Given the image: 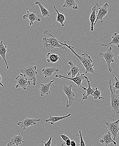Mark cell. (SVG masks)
<instances>
[{"label": "cell", "instance_id": "obj_5", "mask_svg": "<svg viewBox=\"0 0 119 146\" xmlns=\"http://www.w3.org/2000/svg\"><path fill=\"white\" fill-rule=\"evenodd\" d=\"M98 56L100 58H104L107 65V68L109 73L112 72V68L111 66V64L114 63V61L115 54L112 51V48L110 47L106 52L104 53L100 52L98 54Z\"/></svg>", "mask_w": 119, "mask_h": 146}, {"label": "cell", "instance_id": "obj_24", "mask_svg": "<svg viewBox=\"0 0 119 146\" xmlns=\"http://www.w3.org/2000/svg\"><path fill=\"white\" fill-rule=\"evenodd\" d=\"M35 4L36 5H37L39 7L41 14H42V17H49L50 16V12H49V11L47 10L43 6L44 3H42L40 2L39 1H36L35 3Z\"/></svg>", "mask_w": 119, "mask_h": 146}, {"label": "cell", "instance_id": "obj_3", "mask_svg": "<svg viewBox=\"0 0 119 146\" xmlns=\"http://www.w3.org/2000/svg\"><path fill=\"white\" fill-rule=\"evenodd\" d=\"M109 90L111 94L110 108L112 111V119H114L115 115H118L119 114V91L114 92L112 88L111 80H109Z\"/></svg>", "mask_w": 119, "mask_h": 146}, {"label": "cell", "instance_id": "obj_13", "mask_svg": "<svg viewBox=\"0 0 119 146\" xmlns=\"http://www.w3.org/2000/svg\"><path fill=\"white\" fill-rule=\"evenodd\" d=\"M111 135L112 134L110 132L108 131L107 133L104 134L101 139H100L99 142L101 144L105 145V146H107L112 143L114 145H116L117 142L112 138Z\"/></svg>", "mask_w": 119, "mask_h": 146}, {"label": "cell", "instance_id": "obj_35", "mask_svg": "<svg viewBox=\"0 0 119 146\" xmlns=\"http://www.w3.org/2000/svg\"><path fill=\"white\" fill-rule=\"evenodd\" d=\"M117 58H118V59H119V54L118 55V56H117Z\"/></svg>", "mask_w": 119, "mask_h": 146}, {"label": "cell", "instance_id": "obj_22", "mask_svg": "<svg viewBox=\"0 0 119 146\" xmlns=\"http://www.w3.org/2000/svg\"><path fill=\"white\" fill-rule=\"evenodd\" d=\"M62 7L69 9H78V6L75 0H65Z\"/></svg>", "mask_w": 119, "mask_h": 146}, {"label": "cell", "instance_id": "obj_25", "mask_svg": "<svg viewBox=\"0 0 119 146\" xmlns=\"http://www.w3.org/2000/svg\"><path fill=\"white\" fill-rule=\"evenodd\" d=\"M60 60L59 56L58 54H52L50 52H48L47 54V60L48 63L51 62L53 63H56Z\"/></svg>", "mask_w": 119, "mask_h": 146}, {"label": "cell", "instance_id": "obj_29", "mask_svg": "<svg viewBox=\"0 0 119 146\" xmlns=\"http://www.w3.org/2000/svg\"><path fill=\"white\" fill-rule=\"evenodd\" d=\"M79 136L80 137V143H79V146H85V142L84 141L83 139L82 136V132H81V130H79Z\"/></svg>", "mask_w": 119, "mask_h": 146}, {"label": "cell", "instance_id": "obj_4", "mask_svg": "<svg viewBox=\"0 0 119 146\" xmlns=\"http://www.w3.org/2000/svg\"><path fill=\"white\" fill-rule=\"evenodd\" d=\"M37 66H28L20 70L21 74L25 76H27L30 80L32 81V85L35 86L37 84V77L36 75L37 74Z\"/></svg>", "mask_w": 119, "mask_h": 146}, {"label": "cell", "instance_id": "obj_32", "mask_svg": "<svg viewBox=\"0 0 119 146\" xmlns=\"http://www.w3.org/2000/svg\"><path fill=\"white\" fill-rule=\"evenodd\" d=\"M70 142H71V140L70 139H68L65 142H63L62 144V146H64V145H66V146H70Z\"/></svg>", "mask_w": 119, "mask_h": 146}, {"label": "cell", "instance_id": "obj_28", "mask_svg": "<svg viewBox=\"0 0 119 146\" xmlns=\"http://www.w3.org/2000/svg\"><path fill=\"white\" fill-rule=\"evenodd\" d=\"M114 82L112 86L113 90L114 92H116L119 91V80L117 78V76L114 77Z\"/></svg>", "mask_w": 119, "mask_h": 146}, {"label": "cell", "instance_id": "obj_21", "mask_svg": "<svg viewBox=\"0 0 119 146\" xmlns=\"http://www.w3.org/2000/svg\"><path fill=\"white\" fill-rule=\"evenodd\" d=\"M97 9V7L96 5L94 6L92 9V11L90 17V21L91 23V27L90 28H89L91 31H94V27L95 26L94 23H95V21H96V11Z\"/></svg>", "mask_w": 119, "mask_h": 146}, {"label": "cell", "instance_id": "obj_10", "mask_svg": "<svg viewBox=\"0 0 119 146\" xmlns=\"http://www.w3.org/2000/svg\"><path fill=\"white\" fill-rule=\"evenodd\" d=\"M85 74H80V73L77 74L75 77L73 78H69V77H66V76H64L62 75L59 74V73L56 74H55V78H65V79H68L72 81L75 84H76L78 87L80 88H82V82L85 80Z\"/></svg>", "mask_w": 119, "mask_h": 146}, {"label": "cell", "instance_id": "obj_33", "mask_svg": "<svg viewBox=\"0 0 119 146\" xmlns=\"http://www.w3.org/2000/svg\"><path fill=\"white\" fill-rule=\"evenodd\" d=\"M70 146H76V143L74 141H71L70 142Z\"/></svg>", "mask_w": 119, "mask_h": 146}, {"label": "cell", "instance_id": "obj_34", "mask_svg": "<svg viewBox=\"0 0 119 146\" xmlns=\"http://www.w3.org/2000/svg\"><path fill=\"white\" fill-rule=\"evenodd\" d=\"M0 86H1V87H3V88L4 87V85H3V84L2 83V77L1 74H0Z\"/></svg>", "mask_w": 119, "mask_h": 146}, {"label": "cell", "instance_id": "obj_1", "mask_svg": "<svg viewBox=\"0 0 119 146\" xmlns=\"http://www.w3.org/2000/svg\"><path fill=\"white\" fill-rule=\"evenodd\" d=\"M59 43L62 45L67 47L79 59L81 62V63H82L83 66L85 68V74L90 73L93 74L95 76L98 75V74L95 72L94 68H93L94 64L93 63V60L90 56H89L88 54H82L81 55H79L76 52L74 47L72 46L68 45V44H67L66 41H65L64 43H62L59 41Z\"/></svg>", "mask_w": 119, "mask_h": 146}, {"label": "cell", "instance_id": "obj_37", "mask_svg": "<svg viewBox=\"0 0 119 146\" xmlns=\"http://www.w3.org/2000/svg\"><path fill=\"white\" fill-rule=\"evenodd\" d=\"M6 146H8L7 145Z\"/></svg>", "mask_w": 119, "mask_h": 146}, {"label": "cell", "instance_id": "obj_2", "mask_svg": "<svg viewBox=\"0 0 119 146\" xmlns=\"http://www.w3.org/2000/svg\"><path fill=\"white\" fill-rule=\"evenodd\" d=\"M43 34L45 36L43 39L44 48L49 50L54 48H58L60 50H66V46L60 44L59 41L53 35L50 30L45 31L43 32Z\"/></svg>", "mask_w": 119, "mask_h": 146}, {"label": "cell", "instance_id": "obj_18", "mask_svg": "<svg viewBox=\"0 0 119 146\" xmlns=\"http://www.w3.org/2000/svg\"><path fill=\"white\" fill-rule=\"evenodd\" d=\"M70 116H71V114L70 113L68 114V115H65V116H59V117H54V116L50 115L48 119H44V122L49 123L50 124L53 125L55 123L67 118L69 117Z\"/></svg>", "mask_w": 119, "mask_h": 146}, {"label": "cell", "instance_id": "obj_23", "mask_svg": "<svg viewBox=\"0 0 119 146\" xmlns=\"http://www.w3.org/2000/svg\"><path fill=\"white\" fill-rule=\"evenodd\" d=\"M112 40L110 43L107 44H103L101 46H107L109 45L115 44L118 46V48H119V33H115L113 34L112 37Z\"/></svg>", "mask_w": 119, "mask_h": 146}, {"label": "cell", "instance_id": "obj_16", "mask_svg": "<svg viewBox=\"0 0 119 146\" xmlns=\"http://www.w3.org/2000/svg\"><path fill=\"white\" fill-rule=\"evenodd\" d=\"M55 80H52L50 82L47 84H41L40 87V95L41 97H43L45 95H48L50 94V87L52 83L55 81Z\"/></svg>", "mask_w": 119, "mask_h": 146}, {"label": "cell", "instance_id": "obj_7", "mask_svg": "<svg viewBox=\"0 0 119 146\" xmlns=\"http://www.w3.org/2000/svg\"><path fill=\"white\" fill-rule=\"evenodd\" d=\"M97 7L98 9V12L96 15V19L95 21L94 25H96L98 21H99L101 23H103V19L104 17L108 14L109 12V5L107 3H106L103 7L100 6L99 4L97 3L96 4Z\"/></svg>", "mask_w": 119, "mask_h": 146}, {"label": "cell", "instance_id": "obj_20", "mask_svg": "<svg viewBox=\"0 0 119 146\" xmlns=\"http://www.w3.org/2000/svg\"><path fill=\"white\" fill-rule=\"evenodd\" d=\"M68 63L70 66V70L67 73L68 75H71V78L75 77L76 75L79 73V66L80 64L76 66L72 61H69Z\"/></svg>", "mask_w": 119, "mask_h": 146}, {"label": "cell", "instance_id": "obj_14", "mask_svg": "<svg viewBox=\"0 0 119 146\" xmlns=\"http://www.w3.org/2000/svg\"><path fill=\"white\" fill-rule=\"evenodd\" d=\"M85 79L87 81L88 84V88H86L85 87H82L83 90H86V93H84L82 94V101H84L85 100H88V97L89 96L92 95L93 92L95 91V88H92V85L90 83V82L88 78L86 76H85Z\"/></svg>", "mask_w": 119, "mask_h": 146}, {"label": "cell", "instance_id": "obj_31", "mask_svg": "<svg viewBox=\"0 0 119 146\" xmlns=\"http://www.w3.org/2000/svg\"><path fill=\"white\" fill-rule=\"evenodd\" d=\"M59 135L60 136L62 140L64 141V142H65L68 139H69L68 136H67L66 135H65V134H59Z\"/></svg>", "mask_w": 119, "mask_h": 146}, {"label": "cell", "instance_id": "obj_9", "mask_svg": "<svg viewBox=\"0 0 119 146\" xmlns=\"http://www.w3.org/2000/svg\"><path fill=\"white\" fill-rule=\"evenodd\" d=\"M105 123L108 131L110 132L111 134L113 136L114 139L116 141L119 131V119L113 122H106Z\"/></svg>", "mask_w": 119, "mask_h": 146}, {"label": "cell", "instance_id": "obj_19", "mask_svg": "<svg viewBox=\"0 0 119 146\" xmlns=\"http://www.w3.org/2000/svg\"><path fill=\"white\" fill-rule=\"evenodd\" d=\"M7 46L3 45V41H1L0 42V56L2 58L3 61H4L7 67V69H9V66L8 65L7 62V58H6V54L7 52Z\"/></svg>", "mask_w": 119, "mask_h": 146}, {"label": "cell", "instance_id": "obj_11", "mask_svg": "<svg viewBox=\"0 0 119 146\" xmlns=\"http://www.w3.org/2000/svg\"><path fill=\"white\" fill-rule=\"evenodd\" d=\"M41 121L40 119H33L31 118H26L23 121L17 123V125L24 131L28 127L33 126L37 125V123Z\"/></svg>", "mask_w": 119, "mask_h": 146}, {"label": "cell", "instance_id": "obj_36", "mask_svg": "<svg viewBox=\"0 0 119 146\" xmlns=\"http://www.w3.org/2000/svg\"><path fill=\"white\" fill-rule=\"evenodd\" d=\"M53 146H57V145H53Z\"/></svg>", "mask_w": 119, "mask_h": 146}, {"label": "cell", "instance_id": "obj_8", "mask_svg": "<svg viewBox=\"0 0 119 146\" xmlns=\"http://www.w3.org/2000/svg\"><path fill=\"white\" fill-rule=\"evenodd\" d=\"M15 82L16 83V88H22L25 90H27L28 86L32 85L27 77L21 73H20V75L16 78Z\"/></svg>", "mask_w": 119, "mask_h": 146}, {"label": "cell", "instance_id": "obj_12", "mask_svg": "<svg viewBox=\"0 0 119 146\" xmlns=\"http://www.w3.org/2000/svg\"><path fill=\"white\" fill-rule=\"evenodd\" d=\"M23 18L24 20L28 19L30 21L29 25L31 26L33 25V23L35 21L40 22L41 21V19L39 16V14L35 11L31 12L27 10V13L23 16Z\"/></svg>", "mask_w": 119, "mask_h": 146}, {"label": "cell", "instance_id": "obj_15", "mask_svg": "<svg viewBox=\"0 0 119 146\" xmlns=\"http://www.w3.org/2000/svg\"><path fill=\"white\" fill-rule=\"evenodd\" d=\"M23 132L19 135H14L12 138L11 139L10 141L8 143L7 145L8 146H12L16 145L18 146L22 145L24 142L23 138Z\"/></svg>", "mask_w": 119, "mask_h": 146}, {"label": "cell", "instance_id": "obj_30", "mask_svg": "<svg viewBox=\"0 0 119 146\" xmlns=\"http://www.w3.org/2000/svg\"><path fill=\"white\" fill-rule=\"evenodd\" d=\"M52 137H50V139L48 140L47 142H45V141H42V143L44 144V146H51L52 145Z\"/></svg>", "mask_w": 119, "mask_h": 146}, {"label": "cell", "instance_id": "obj_26", "mask_svg": "<svg viewBox=\"0 0 119 146\" xmlns=\"http://www.w3.org/2000/svg\"><path fill=\"white\" fill-rule=\"evenodd\" d=\"M53 7L54 8L55 10L57 12V18H56V21L58 23H60L62 27H64V25H65L64 22L65 20H66V17H65V15H64V13H60L59 12V10L56 9V8L55 6H54Z\"/></svg>", "mask_w": 119, "mask_h": 146}, {"label": "cell", "instance_id": "obj_6", "mask_svg": "<svg viewBox=\"0 0 119 146\" xmlns=\"http://www.w3.org/2000/svg\"><path fill=\"white\" fill-rule=\"evenodd\" d=\"M64 94H66L68 98V100L66 103V108L68 109L73 104V103L74 102L75 99L74 98L76 95L74 92L72 91L73 88V84L67 86L65 84H63V86L60 87Z\"/></svg>", "mask_w": 119, "mask_h": 146}, {"label": "cell", "instance_id": "obj_27", "mask_svg": "<svg viewBox=\"0 0 119 146\" xmlns=\"http://www.w3.org/2000/svg\"><path fill=\"white\" fill-rule=\"evenodd\" d=\"M101 91L100 90H99L97 88H95V90L93 94H92L91 96H92L93 97V98L94 99H99V100H104L106 99L102 97H101L100 95H101Z\"/></svg>", "mask_w": 119, "mask_h": 146}, {"label": "cell", "instance_id": "obj_17", "mask_svg": "<svg viewBox=\"0 0 119 146\" xmlns=\"http://www.w3.org/2000/svg\"><path fill=\"white\" fill-rule=\"evenodd\" d=\"M59 69L56 68L55 66L53 67H47L42 69V74L44 76V78H49L53 76L54 73H59Z\"/></svg>", "mask_w": 119, "mask_h": 146}]
</instances>
